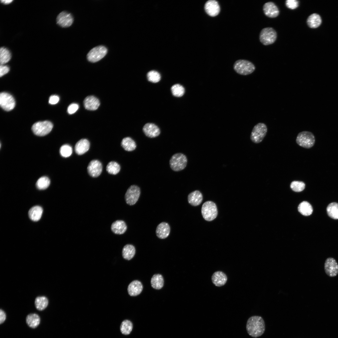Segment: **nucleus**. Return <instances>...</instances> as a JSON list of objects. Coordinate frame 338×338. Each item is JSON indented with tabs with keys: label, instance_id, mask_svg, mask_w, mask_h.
Masks as SVG:
<instances>
[{
	"label": "nucleus",
	"instance_id": "obj_35",
	"mask_svg": "<svg viewBox=\"0 0 338 338\" xmlns=\"http://www.w3.org/2000/svg\"><path fill=\"white\" fill-rule=\"evenodd\" d=\"M120 169V167L119 164L114 161L109 162L106 167V170L108 172L113 175H115L118 173Z\"/></svg>",
	"mask_w": 338,
	"mask_h": 338
},
{
	"label": "nucleus",
	"instance_id": "obj_8",
	"mask_svg": "<svg viewBox=\"0 0 338 338\" xmlns=\"http://www.w3.org/2000/svg\"><path fill=\"white\" fill-rule=\"evenodd\" d=\"M53 127L52 123L48 121H39L35 123L32 127L33 133L37 136H43L49 134Z\"/></svg>",
	"mask_w": 338,
	"mask_h": 338
},
{
	"label": "nucleus",
	"instance_id": "obj_37",
	"mask_svg": "<svg viewBox=\"0 0 338 338\" xmlns=\"http://www.w3.org/2000/svg\"><path fill=\"white\" fill-rule=\"evenodd\" d=\"M50 184V180L48 177H42L37 181L36 186L39 190H44L48 188Z\"/></svg>",
	"mask_w": 338,
	"mask_h": 338
},
{
	"label": "nucleus",
	"instance_id": "obj_42",
	"mask_svg": "<svg viewBox=\"0 0 338 338\" xmlns=\"http://www.w3.org/2000/svg\"><path fill=\"white\" fill-rule=\"evenodd\" d=\"M285 4L287 8L292 10L296 9L299 5V1L297 0H287Z\"/></svg>",
	"mask_w": 338,
	"mask_h": 338
},
{
	"label": "nucleus",
	"instance_id": "obj_7",
	"mask_svg": "<svg viewBox=\"0 0 338 338\" xmlns=\"http://www.w3.org/2000/svg\"><path fill=\"white\" fill-rule=\"evenodd\" d=\"M277 38L276 31L271 27L263 28L260 31L259 35L260 42L264 45L273 44L276 41Z\"/></svg>",
	"mask_w": 338,
	"mask_h": 338
},
{
	"label": "nucleus",
	"instance_id": "obj_13",
	"mask_svg": "<svg viewBox=\"0 0 338 338\" xmlns=\"http://www.w3.org/2000/svg\"><path fill=\"white\" fill-rule=\"evenodd\" d=\"M204 9L206 13L212 17L217 16L220 11V6L218 2L215 0L207 1L204 4Z\"/></svg>",
	"mask_w": 338,
	"mask_h": 338
},
{
	"label": "nucleus",
	"instance_id": "obj_20",
	"mask_svg": "<svg viewBox=\"0 0 338 338\" xmlns=\"http://www.w3.org/2000/svg\"><path fill=\"white\" fill-rule=\"evenodd\" d=\"M213 283L216 286L220 287L224 285L227 280L225 274L222 271H217L214 272L212 277Z\"/></svg>",
	"mask_w": 338,
	"mask_h": 338
},
{
	"label": "nucleus",
	"instance_id": "obj_11",
	"mask_svg": "<svg viewBox=\"0 0 338 338\" xmlns=\"http://www.w3.org/2000/svg\"><path fill=\"white\" fill-rule=\"evenodd\" d=\"M15 102L13 96L6 92H2L0 94V105L5 110L9 111L14 107Z\"/></svg>",
	"mask_w": 338,
	"mask_h": 338
},
{
	"label": "nucleus",
	"instance_id": "obj_23",
	"mask_svg": "<svg viewBox=\"0 0 338 338\" xmlns=\"http://www.w3.org/2000/svg\"><path fill=\"white\" fill-rule=\"evenodd\" d=\"M127 228L125 222L121 220H117L112 224L111 227V231L117 234H122L124 233Z\"/></svg>",
	"mask_w": 338,
	"mask_h": 338
},
{
	"label": "nucleus",
	"instance_id": "obj_38",
	"mask_svg": "<svg viewBox=\"0 0 338 338\" xmlns=\"http://www.w3.org/2000/svg\"><path fill=\"white\" fill-rule=\"evenodd\" d=\"M172 95L175 96L180 97L182 96L185 92L184 87L181 85L176 84L173 85L171 88Z\"/></svg>",
	"mask_w": 338,
	"mask_h": 338
},
{
	"label": "nucleus",
	"instance_id": "obj_15",
	"mask_svg": "<svg viewBox=\"0 0 338 338\" xmlns=\"http://www.w3.org/2000/svg\"><path fill=\"white\" fill-rule=\"evenodd\" d=\"M87 169L90 175L92 177H96L101 174L102 170V166L99 161L92 160L89 164Z\"/></svg>",
	"mask_w": 338,
	"mask_h": 338
},
{
	"label": "nucleus",
	"instance_id": "obj_10",
	"mask_svg": "<svg viewBox=\"0 0 338 338\" xmlns=\"http://www.w3.org/2000/svg\"><path fill=\"white\" fill-rule=\"evenodd\" d=\"M141 194L140 187L136 185H132L127 190L125 199L127 204L130 205L135 204L138 200Z\"/></svg>",
	"mask_w": 338,
	"mask_h": 338
},
{
	"label": "nucleus",
	"instance_id": "obj_22",
	"mask_svg": "<svg viewBox=\"0 0 338 338\" xmlns=\"http://www.w3.org/2000/svg\"><path fill=\"white\" fill-rule=\"evenodd\" d=\"M90 147L89 141L86 139H82L76 143L74 147L75 151L78 155H82L89 150Z\"/></svg>",
	"mask_w": 338,
	"mask_h": 338
},
{
	"label": "nucleus",
	"instance_id": "obj_31",
	"mask_svg": "<svg viewBox=\"0 0 338 338\" xmlns=\"http://www.w3.org/2000/svg\"><path fill=\"white\" fill-rule=\"evenodd\" d=\"M298 210L302 215L308 216L311 215L313 212V208L310 204L306 201H303L300 203Z\"/></svg>",
	"mask_w": 338,
	"mask_h": 338
},
{
	"label": "nucleus",
	"instance_id": "obj_3",
	"mask_svg": "<svg viewBox=\"0 0 338 338\" xmlns=\"http://www.w3.org/2000/svg\"><path fill=\"white\" fill-rule=\"evenodd\" d=\"M296 142L299 146L304 148L309 149L314 145L315 138L312 132L304 131L300 132L298 134Z\"/></svg>",
	"mask_w": 338,
	"mask_h": 338
},
{
	"label": "nucleus",
	"instance_id": "obj_4",
	"mask_svg": "<svg viewBox=\"0 0 338 338\" xmlns=\"http://www.w3.org/2000/svg\"><path fill=\"white\" fill-rule=\"evenodd\" d=\"M187 162L186 156L183 154L179 153L172 156L169 161V164L172 170L178 172L183 170L186 167Z\"/></svg>",
	"mask_w": 338,
	"mask_h": 338
},
{
	"label": "nucleus",
	"instance_id": "obj_40",
	"mask_svg": "<svg viewBox=\"0 0 338 338\" xmlns=\"http://www.w3.org/2000/svg\"><path fill=\"white\" fill-rule=\"evenodd\" d=\"M147 76L148 81L152 83H157L161 79L160 74L155 70H151L149 72Z\"/></svg>",
	"mask_w": 338,
	"mask_h": 338
},
{
	"label": "nucleus",
	"instance_id": "obj_2",
	"mask_svg": "<svg viewBox=\"0 0 338 338\" xmlns=\"http://www.w3.org/2000/svg\"><path fill=\"white\" fill-rule=\"evenodd\" d=\"M233 68L238 74L243 75L250 74L255 69L254 64L249 61L239 59L236 61L233 65Z\"/></svg>",
	"mask_w": 338,
	"mask_h": 338
},
{
	"label": "nucleus",
	"instance_id": "obj_17",
	"mask_svg": "<svg viewBox=\"0 0 338 338\" xmlns=\"http://www.w3.org/2000/svg\"><path fill=\"white\" fill-rule=\"evenodd\" d=\"M143 131L146 136L151 138L156 137L160 134L159 128L152 123H147L145 124L143 128Z\"/></svg>",
	"mask_w": 338,
	"mask_h": 338
},
{
	"label": "nucleus",
	"instance_id": "obj_12",
	"mask_svg": "<svg viewBox=\"0 0 338 338\" xmlns=\"http://www.w3.org/2000/svg\"><path fill=\"white\" fill-rule=\"evenodd\" d=\"M324 269L328 276H336L338 274V264L335 259L332 257L327 258L325 263Z\"/></svg>",
	"mask_w": 338,
	"mask_h": 338
},
{
	"label": "nucleus",
	"instance_id": "obj_28",
	"mask_svg": "<svg viewBox=\"0 0 338 338\" xmlns=\"http://www.w3.org/2000/svg\"><path fill=\"white\" fill-rule=\"evenodd\" d=\"M121 145L125 150L128 151L134 150L136 147L135 141L129 137L123 138L121 141Z\"/></svg>",
	"mask_w": 338,
	"mask_h": 338
},
{
	"label": "nucleus",
	"instance_id": "obj_29",
	"mask_svg": "<svg viewBox=\"0 0 338 338\" xmlns=\"http://www.w3.org/2000/svg\"><path fill=\"white\" fill-rule=\"evenodd\" d=\"M136 253V249L134 246L131 244H128L125 245L122 250V255L123 258L127 260H130L134 256Z\"/></svg>",
	"mask_w": 338,
	"mask_h": 338
},
{
	"label": "nucleus",
	"instance_id": "obj_41",
	"mask_svg": "<svg viewBox=\"0 0 338 338\" xmlns=\"http://www.w3.org/2000/svg\"><path fill=\"white\" fill-rule=\"evenodd\" d=\"M60 153L63 157H67L71 156L72 153V147L69 145L65 144L63 145L60 149Z\"/></svg>",
	"mask_w": 338,
	"mask_h": 338
},
{
	"label": "nucleus",
	"instance_id": "obj_44",
	"mask_svg": "<svg viewBox=\"0 0 338 338\" xmlns=\"http://www.w3.org/2000/svg\"><path fill=\"white\" fill-rule=\"evenodd\" d=\"M9 71V68L8 66L1 65L0 66V77L7 74Z\"/></svg>",
	"mask_w": 338,
	"mask_h": 338
},
{
	"label": "nucleus",
	"instance_id": "obj_18",
	"mask_svg": "<svg viewBox=\"0 0 338 338\" xmlns=\"http://www.w3.org/2000/svg\"><path fill=\"white\" fill-rule=\"evenodd\" d=\"M143 285L141 282L137 280L133 281L128 285L127 288L129 294L131 296H137L141 292Z\"/></svg>",
	"mask_w": 338,
	"mask_h": 338
},
{
	"label": "nucleus",
	"instance_id": "obj_5",
	"mask_svg": "<svg viewBox=\"0 0 338 338\" xmlns=\"http://www.w3.org/2000/svg\"><path fill=\"white\" fill-rule=\"evenodd\" d=\"M201 212L203 218L210 221L215 219L218 215V209L216 204L211 201L204 202L202 205Z\"/></svg>",
	"mask_w": 338,
	"mask_h": 338
},
{
	"label": "nucleus",
	"instance_id": "obj_36",
	"mask_svg": "<svg viewBox=\"0 0 338 338\" xmlns=\"http://www.w3.org/2000/svg\"><path fill=\"white\" fill-rule=\"evenodd\" d=\"M133 328V325L131 322L129 320H125L121 323L120 329L121 333L125 335L129 334Z\"/></svg>",
	"mask_w": 338,
	"mask_h": 338
},
{
	"label": "nucleus",
	"instance_id": "obj_45",
	"mask_svg": "<svg viewBox=\"0 0 338 338\" xmlns=\"http://www.w3.org/2000/svg\"><path fill=\"white\" fill-rule=\"evenodd\" d=\"M59 97L57 95H52L50 96L49 100V103L51 105H54L59 102Z\"/></svg>",
	"mask_w": 338,
	"mask_h": 338
},
{
	"label": "nucleus",
	"instance_id": "obj_25",
	"mask_svg": "<svg viewBox=\"0 0 338 338\" xmlns=\"http://www.w3.org/2000/svg\"><path fill=\"white\" fill-rule=\"evenodd\" d=\"M26 321L29 327L34 329L37 328L39 325L40 318L38 315L36 313H30L27 316Z\"/></svg>",
	"mask_w": 338,
	"mask_h": 338
},
{
	"label": "nucleus",
	"instance_id": "obj_33",
	"mask_svg": "<svg viewBox=\"0 0 338 338\" xmlns=\"http://www.w3.org/2000/svg\"><path fill=\"white\" fill-rule=\"evenodd\" d=\"M328 215L331 218L338 219V203L333 202L329 204L326 208Z\"/></svg>",
	"mask_w": 338,
	"mask_h": 338
},
{
	"label": "nucleus",
	"instance_id": "obj_16",
	"mask_svg": "<svg viewBox=\"0 0 338 338\" xmlns=\"http://www.w3.org/2000/svg\"><path fill=\"white\" fill-rule=\"evenodd\" d=\"M263 10L264 14L270 18L277 17L279 13L277 6L272 2L265 3L263 5Z\"/></svg>",
	"mask_w": 338,
	"mask_h": 338
},
{
	"label": "nucleus",
	"instance_id": "obj_27",
	"mask_svg": "<svg viewBox=\"0 0 338 338\" xmlns=\"http://www.w3.org/2000/svg\"><path fill=\"white\" fill-rule=\"evenodd\" d=\"M43 212L42 207L36 206L32 207L29 211L28 215L32 221H37L41 218Z\"/></svg>",
	"mask_w": 338,
	"mask_h": 338
},
{
	"label": "nucleus",
	"instance_id": "obj_9",
	"mask_svg": "<svg viewBox=\"0 0 338 338\" xmlns=\"http://www.w3.org/2000/svg\"><path fill=\"white\" fill-rule=\"evenodd\" d=\"M107 53V49L105 46L100 45L92 49L87 55L89 61L92 63L96 62L104 58Z\"/></svg>",
	"mask_w": 338,
	"mask_h": 338
},
{
	"label": "nucleus",
	"instance_id": "obj_24",
	"mask_svg": "<svg viewBox=\"0 0 338 338\" xmlns=\"http://www.w3.org/2000/svg\"><path fill=\"white\" fill-rule=\"evenodd\" d=\"M203 199L202 193L198 190H196L190 193L188 196V201L189 204L196 206L200 205Z\"/></svg>",
	"mask_w": 338,
	"mask_h": 338
},
{
	"label": "nucleus",
	"instance_id": "obj_46",
	"mask_svg": "<svg viewBox=\"0 0 338 338\" xmlns=\"http://www.w3.org/2000/svg\"><path fill=\"white\" fill-rule=\"evenodd\" d=\"M6 315L5 312L2 309L0 310V324H3L5 320Z\"/></svg>",
	"mask_w": 338,
	"mask_h": 338
},
{
	"label": "nucleus",
	"instance_id": "obj_14",
	"mask_svg": "<svg viewBox=\"0 0 338 338\" xmlns=\"http://www.w3.org/2000/svg\"><path fill=\"white\" fill-rule=\"evenodd\" d=\"M74 21L72 15L66 11H63L60 13L56 18L57 24L63 28H67L70 26Z\"/></svg>",
	"mask_w": 338,
	"mask_h": 338
},
{
	"label": "nucleus",
	"instance_id": "obj_43",
	"mask_svg": "<svg viewBox=\"0 0 338 338\" xmlns=\"http://www.w3.org/2000/svg\"><path fill=\"white\" fill-rule=\"evenodd\" d=\"M79 106L76 103H72L68 106L67 111L69 114H72L75 113L78 110Z\"/></svg>",
	"mask_w": 338,
	"mask_h": 338
},
{
	"label": "nucleus",
	"instance_id": "obj_34",
	"mask_svg": "<svg viewBox=\"0 0 338 338\" xmlns=\"http://www.w3.org/2000/svg\"><path fill=\"white\" fill-rule=\"evenodd\" d=\"M11 54L9 50L7 48L2 47L0 49V63L1 65H3L10 59Z\"/></svg>",
	"mask_w": 338,
	"mask_h": 338
},
{
	"label": "nucleus",
	"instance_id": "obj_26",
	"mask_svg": "<svg viewBox=\"0 0 338 338\" xmlns=\"http://www.w3.org/2000/svg\"><path fill=\"white\" fill-rule=\"evenodd\" d=\"M321 19L320 16L316 13H313L310 15L307 19L308 26L311 28H316L320 26L321 23Z\"/></svg>",
	"mask_w": 338,
	"mask_h": 338
},
{
	"label": "nucleus",
	"instance_id": "obj_32",
	"mask_svg": "<svg viewBox=\"0 0 338 338\" xmlns=\"http://www.w3.org/2000/svg\"><path fill=\"white\" fill-rule=\"evenodd\" d=\"M34 303L37 309L38 310L42 311L47 307L49 301L45 296H38L35 298Z\"/></svg>",
	"mask_w": 338,
	"mask_h": 338
},
{
	"label": "nucleus",
	"instance_id": "obj_21",
	"mask_svg": "<svg viewBox=\"0 0 338 338\" xmlns=\"http://www.w3.org/2000/svg\"><path fill=\"white\" fill-rule=\"evenodd\" d=\"M84 106L88 110H94L98 109L100 105L99 100L93 96L87 97L84 101Z\"/></svg>",
	"mask_w": 338,
	"mask_h": 338
},
{
	"label": "nucleus",
	"instance_id": "obj_47",
	"mask_svg": "<svg viewBox=\"0 0 338 338\" xmlns=\"http://www.w3.org/2000/svg\"><path fill=\"white\" fill-rule=\"evenodd\" d=\"M13 1V0H1V3H3V4H10V3H11Z\"/></svg>",
	"mask_w": 338,
	"mask_h": 338
},
{
	"label": "nucleus",
	"instance_id": "obj_19",
	"mask_svg": "<svg viewBox=\"0 0 338 338\" xmlns=\"http://www.w3.org/2000/svg\"><path fill=\"white\" fill-rule=\"evenodd\" d=\"M170 231V228L169 225L166 223L163 222L158 225L156 232V236L158 238L164 239L168 236Z\"/></svg>",
	"mask_w": 338,
	"mask_h": 338
},
{
	"label": "nucleus",
	"instance_id": "obj_39",
	"mask_svg": "<svg viewBox=\"0 0 338 338\" xmlns=\"http://www.w3.org/2000/svg\"><path fill=\"white\" fill-rule=\"evenodd\" d=\"M305 184L302 181H294L292 182L290 185V187L292 190L299 192L303 191L305 188Z\"/></svg>",
	"mask_w": 338,
	"mask_h": 338
},
{
	"label": "nucleus",
	"instance_id": "obj_1",
	"mask_svg": "<svg viewBox=\"0 0 338 338\" xmlns=\"http://www.w3.org/2000/svg\"><path fill=\"white\" fill-rule=\"evenodd\" d=\"M246 329L248 334L251 337H259L264 334L265 330L264 320L260 316H252L247 320Z\"/></svg>",
	"mask_w": 338,
	"mask_h": 338
},
{
	"label": "nucleus",
	"instance_id": "obj_30",
	"mask_svg": "<svg viewBox=\"0 0 338 338\" xmlns=\"http://www.w3.org/2000/svg\"><path fill=\"white\" fill-rule=\"evenodd\" d=\"M151 282L153 288L156 289H160L162 288L164 285L163 278L160 274H155L151 278Z\"/></svg>",
	"mask_w": 338,
	"mask_h": 338
},
{
	"label": "nucleus",
	"instance_id": "obj_6",
	"mask_svg": "<svg viewBox=\"0 0 338 338\" xmlns=\"http://www.w3.org/2000/svg\"><path fill=\"white\" fill-rule=\"evenodd\" d=\"M266 125L263 123H259L253 127L250 135V139L255 143L261 142L265 136L267 132Z\"/></svg>",
	"mask_w": 338,
	"mask_h": 338
}]
</instances>
